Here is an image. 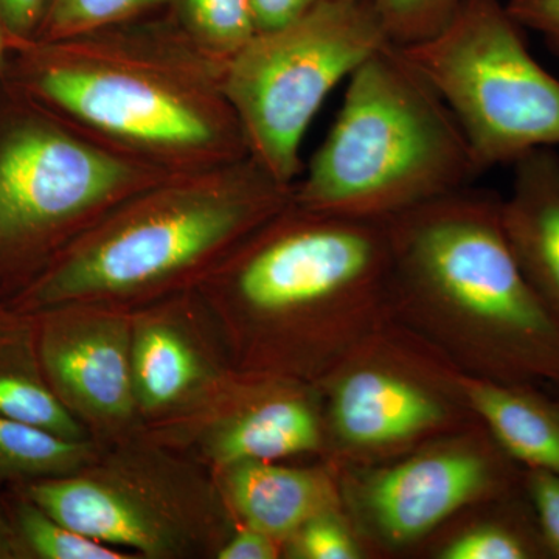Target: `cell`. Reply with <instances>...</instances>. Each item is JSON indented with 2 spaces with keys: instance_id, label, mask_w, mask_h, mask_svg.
I'll return each mask as SVG.
<instances>
[{
  "instance_id": "6da1fadb",
  "label": "cell",
  "mask_w": 559,
  "mask_h": 559,
  "mask_svg": "<svg viewBox=\"0 0 559 559\" xmlns=\"http://www.w3.org/2000/svg\"><path fill=\"white\" fill-rule=\"evenodd\" d=\"M388 219L290 201L197 290L234 369L318 385L392 316Z\"/></svg>"
},
{
  "instance_id": "7a4b0ae2",
  "label": "cell",
  "mask_w": 559,
  "mask_h": 559,
  "mask_svg": "<svg viewBox=\"0 0 559 559\" xmlns=\"http://www.w3.org/2000/svg\"><path fill=\"white\" fill-rule=\"evenodd\" d=\"M24 49L32 100L103 148L164 175L249 157L224 92V62L175 22H131Z\"/></svg>"
},
{
  "instance_id": "3957f363",
  "label": "cell",
  "mask_w": 559,
  "mask_h": 559,
  "mask_svg": "<svg viewBox=\"0 0 559 559\" xmlns=\"http://www.w3.org/2000/svg\"><path fill=\"white\" fill-rule=\"evenodd\" d=\"M496 191H452L389 218L392 316L469 377L559 388V325L524 278Z\"/></svg>"
},
{
  "instance_id": "277c9868",
  "label": "cell",
  "mask_w": 559,
  "mask_h": 559,
  "mask_svg": "<svg viewBox=\"0 0 559 559\" xmlns=\"http://www.w3.org/2000/svg\"><path fill=\"white\" fill-rule=\"evenodd\" d=\"M294 186L252 157L157 180L49 261L28 288L36 311L135 308L197 289L246 237L293 201Z\"/></svg>"
},
{
  "instance_id": "5b68a950",
  "label": "cell",
  "mask_w": 559,
  "mask_h": 559,
  "mask_svg": "<svg viewBox=\"0 0 559 559\" xmlns=\"http://www.w3.org/2000/svg\"><path fill=\"white\" fill-rule=\"evenodd\" d=\"M480 175L447 103L389 43L349 75L337 119L294 183L293 200L389 219L465 189Z\"/></svg>"
},
{
  "instance_id": "8992f818",
  "label": "cell",
  "mask_w": 559,
  "mask_h": 559,
  "mask_svg": "<svg viewBox=\"0 0 559 559\" xmlns=\"http://www.w3.org/2000/svg\"><path fill=\"white\" fill-rule=\"evenodd\" d=\"M25 496L135 559L215 558L237 525L207 466L143 432L103 444L76 473L32 481Z\"/></svg>"
},
{
  "instance_id": "52a82bcc",
  "label": "cell",
  "mask_w": 559,
  "mask_h": 559,
  "mask_svg": "<svg viewBox=\"0 0 559 559\" xmlns=\"http://www.w3.org/2000/svg\"><path fill=\"white\" fill-rule=\"evenodd\" d=\"M389 43L371 0H325L289 24L257 32L223 75L249 156L294 186L304 168L305 132L320 106Z\"/></svg>"
},
{
  "instance_id": "ba28073f",
  "label": "cell",
  "mask_w": 559,
  "mask_h": 559,
  "mask_svg": "<svg viewBox=\"0 0 559 559\" xmlns=\"http://www.w3.org/2000/svg\"><path fill=\"white\" fill-rule=\"evenodd\" d=\"M455 117L480 173L559 145V79L500 0H465L432 38L400 47Z\"/></svg>"
},
{
  "instance_id": "9c48e42d",
  "label": "cell",
  "mask_w": 559,
  "mask_h": 559,
  "mask_svg": "<svg viewBox=\"0 0 559 559\" xmlns=\"http://www.w3.org/2000/svg\"><path fill=\"white\" fill-rule=\"evenodd\" d=\"M325 462L367 468L479 423L463 371L395 318L349 349L319 382Z\"/></svg>"
},
{
  "instance_id": "30bf717a",
  "label": "cell",
  "mask_w": 559,
  "mask_h": 559,
  "mask_svg": "<svg viewBox=\"0 0 559 559\" xmlns=\"http://www.w3.org/2000/svg\"><path fill=\"white\" fill-rule=\"evenodd\" d=\"M170 175L103 148L47 114L0 135V260L51 253Z\"/></svg>"
},
{
  "instance_id": "8fae6325",
  "label": "cell",
  "mask_w": 559,
  "mask_h": 559,
  "mask_svg": "<svg viewBox=\"0 0 559 559\" xmlns=\"http://www.w3.org/2000/svg\"><path fill=\"white\" fill-rule=\"evenodd\" d=\"M340 474L344 509L370 558H415L463 511L524 489V468L480 421Z\"/></svg>"
},
{
  "instance_id": "7c38bea8",
  "label": "cell",
  "mask_w": 559,
  "mask_h": 559,
  "mask_svg": "<svg viewBox=\"0 0 559 559\" xmlns=\"http://www.w3.org/2000/svg\"><path fill=\"white\" fill-rule=\"evenodd\" d=\"M212 471L242 462L322 459L325 450L318 388L234 370L189 414L140 430Z\"/></svg>"
},
{
  "instance_id": "4fadbf2b",
  "label": "cell",
  "mask_w": 559,
  "mask_h": 559,
  "mask_svg": "<svg viewBox=\"0 0 559 559\" xmlns=\"http://www.w3.org/2000/svg\"><path fill=\"white\" fill-rule=\"evenodd\" d=\"M40 312L39 364L62 404L100 444L139 432L132 310L75 304Z\"/></svg>"
},
{
  "instance_id": "5bb4252c",
  "label": "cell",
  "mask_w": 559,
  "mask_h": 559,
  "mask_svg": "<svg viewBox=\"0 0 559 559\" xmlns=\"http://www.w3.org/2000/svg\"><path fill=\"white\" fill-rule=\"evenodd\" d=\"M131 366L142 429L189 414L235 370L197 289L132 310Z\"/></svg>"
},
{
  "instance_id": "9a60e30c",
  "label": "cell",
  "mask_w": 559,
  "mask_h": 559,
  "mask_svg": "<svg viewBox=\"0 0 559 559\" xmlns=\"http://www.w3.org/2000/svg\"><path fill=\"white\" fill-rule=\"evenodd\" d=\"M235 524L286 543L316 514L341 509L340 471L325 460L311 465L242 462L215 474Z\"/></svg>"
},
{
  "instance_id": "2e32d148",
  "label": "cell",
  "mask_w": 559,
  "mask_h": 559,
  "mask_svg": "<svg viewBox=\"0 0 559 559\" xmlns=\"http://www.w3.org/2000/svg\"><path fill=\"white\" fill-rule=\"evenodd\" d=\"M502 227L530 288L559 325V156L538 148L514 162Z\"/></svg>"
},
{
  "instance_id": "e0dca14e",
  "label": "cell",
  "mask_w": 559,
  "mask_h": 559,
  "mask_svg": "<svg viewBox=\"0 0 559 559\" xmlns=\"http://www.w3.org/2000/svg\"><path fill=\"white\" fill-rule=\"evenodd\" d=\"M471 411L507 454L524 469L559 476V393L543 385L498 382L463 373Z\"/></svg>"
},
{
  "instance_id": "ac0fdd59",
  "label": "cell",
  "mask_w": 559,
  "mask_h": 559,
  "mask_svg": "<svg viewBox=\"0 0 559 559\" xmlns=\"http://www.w3.org/2000/svg\"><path fill=\"white\" fill-rule=\"evenodd\" d=\"M415 558L551 559L525 489L463 511Z\"/></svg>"
},
{
  "instance_id": "d6986e66",
  "label": "cell",
  "mask_w": 559,
  "mask_h": 559,
  "mask_svg": "<svg viewBox=\"0 0 559 559\" xmlns=\"http://www.w3.org/2000/svg\"><path fill=\"white\" fill-rule=\"evenodd\" d=\"M102 447L95 440L62 439L47 430L0 417V481L69 476L90 465Z\"/></svg>"
},
{
  "instance_id": "ffe728a7",
  "label": "cell",
  "mask_w": 559,
  "mask_h": 559,
  "mask_svg": "<svg viewBox=\"0 0 559 559\" xmlns=\"http://www.w3.org/2000/svg\"><path fill=\"white\" fill-rule=\"evenodd\" d=\"M175 5L179 31L224 64L255 36L252 0H176Z\"/></svg>"
},
{
  "instance_id": "44dd1931",
  "label": "cell",
  "mask_w": 559,
  "mask_h": 559,
  "mask_svg": "<svg viewBox=\"0 0 559 559\" xmlns=\"http://www.w3.org/2000/svg\"><path fill=\"white\" fill-rule=\"evenodd\" d=\"M0 417L69 440H94L50 388L46 374L0 367Z\"/></svg>"
},
{
  "instance_id": "7402d4cb",
  "label": "cell",
  "mask_w": 559,
  "mask_h": 559,
  "mask_svg": "<svg viewBox=\"0 0 559 559\" xmlns=\"http://www.w3.org/2000/svg\"><path fill=\"white\" fill-rule=\"evenodd\" d=\"M176 0H51L35 43L145 21Z\"/></svg>"
},
{
  "instance_id": "603a6c76",
  "label": "cell",
  "mask_w": 559,
  "mask_h": 559,
  "mask_svg": "<svg viewBox=\"0 0 559 559\" xmlns=\"http://www.w3.org/2000/svg\"><path fill=\"white\" fill-rule=\"evenodd\" d=\"M17 535L40 559H135L127 551L106 546L51 518L25 496L16 507Z\"/></svg>"
},
{
  "instance_id": "cb8c5ba5",
  "label": "cell",
  "mask_w": 559,
  "mask_h": 559,
  "mask_svg": "<svg viewBox=\"0 0 559 559\" xmlns=\"http://www.w3.org/2000/svg\"><path fill=\"white\" fill-rule=\"evenodd\" d=\"M286 559H371L358 530L345 511L316 514L285 543Z\"/></svg>"
},
{
  "instance_id": "d4e9b609",
  "label": "cell",
  "mask_w": 559,
  "mask_h": 559,
  "mask_svg": "<svg viewBox=\"0 0 559 559\" xmlns=\"http://www.w3.org/2000/svg\"><path fill=\"white\" fill-rule=\"evenodd\" d=\"M393 46L432 38L454 17L465 0H371Z\"/></svg>"
},
{
  "instance_id": "484cf974",
  "label": "cell",
  "mask_w": 559,
  "mask_h": 559,
  "mask_svg": "<svg viewBox=\"0 0 559 559\" xmlns=\"http://www.w3.org/2000/svg\"><path fill=\"white\" fill-rule=\"evenodd\" d=\"M524 489L550 557L559 559V476L544 469H524Z\"/></svg>"
},
{
  "instance_id": "4316f807",
  "label": "cell",
  "mask_w": 559,
  "mask_h": 559,
  "mask_svg": "<svg viewBox=\"0 0 559 559\" xmlns=\"http://www.w3.org/2000/svg\"><path fill=\"white\" fill-rule=\"evenodd\" d=\"M51 0H0V25L7 39L31 46L38 36Z\"/></svg>"
},
{
  "instance_id": "83f0119b",
  "label": "cell",
  "mask_w": 559,
  "mask_h": 559,
  "mask_svg": "<svg viewBox=\"0 0 559 559\" xmlns=\"http://www.w3.org/2000/svg\"><path fill=\"white\" fill-rule=\"evenodd\" d=\"M506 5L524 31L543 36L547 49L559 60V0H509Z\"/></svg>"
},
{
  "instance_id": "f1b7e54d",
  "label": "cell",
  "mask_w": 559,
  "mask_h": 559,
  "mask_svg": "<svg viewBox=\"0 0 559 559\" xmlns=\"http://www.w3.org/2000/svg\"><path fill=\"white\" fill-rule=\"evenodd\" d=\"M285 558L282 540L248 525H235L215 559H280Z\"/></svg>"
},
{
  "instance_id": "f546056e",
  "label": "cell",
  "mask_w": 559,
  "mask_h": 559,
  "mask_svg": "<svg viewBox=\"0 0 559 559\" xmlns=\"http://www.w3.org/2000/svg\"><path fill=\"white\" fill-rule=\"evenodd\" d=\"M325 0H252L257 32L274 31L289 24Z\"/></svg>"
},
{
  "instance_id": "4dcf8cb0",
  "label": "cell",
  "mask_w": 559,
  "mask_h": 559,
  "mask_svg": "<svg viewBox=\"0 0 559 559\" xmlns=\"http://www.w3.org/2000/svg\"><path fill=\"white\" fill-rule=\"evenodd\" d=\"M13 554V538L2 514H0V559L10 558Z\"/></svg>"
},
{
  "instance_id": "1f68e13d",
  "label": "cell",
  "mask_w": 559,
  "mask_h": 559,
  "mask_svg": "<svg viewBox=\"0 0 559 559\" xmlns=\"http://www.w3.org/2000/svg\"><path fill=\"white\" fill-rule=\"evenodd\" d=\"M7 46H9V39H7L5 32H3L2 25H0V72H2L3 66H5Z\"/></svg>"
},
{
  "instance_id": "d6a6232c",
  "label": "cell",
  "mask_w": 559,
  "mask_h": 559,
  "mask_svg": "<svg viewBox=\"0 0 559 559\" xmlns=\"http://www.w3.org/2000/svg\"><path fill=\"white\" fill-rule=\"evenodd\" d=\"M555 389H557V390H558V393H559V388H555Z\"/></svg>"
}]
</instances>
